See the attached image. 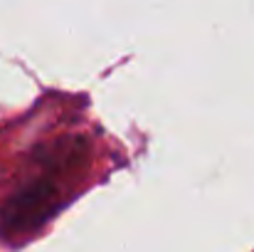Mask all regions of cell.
Listing matches in <instances>:
<instances>
[{
  "mask_svg": "<svg viewBox=\"0 0 254 252\" xmlns=\"http://www.w3.org/2000/svg\"><path fill=\"white\" fill-rule=\"evenodd\" d=\"M60 190L47 180H35L20 188L2 208L0 225L7 233H30L40 228L57 208Z\"/></svg>",
  "mask_w": 254,
  "mask_h": 252,
  "instance_id": "obj_1",
  "label": "cell"
}]
</instances>
